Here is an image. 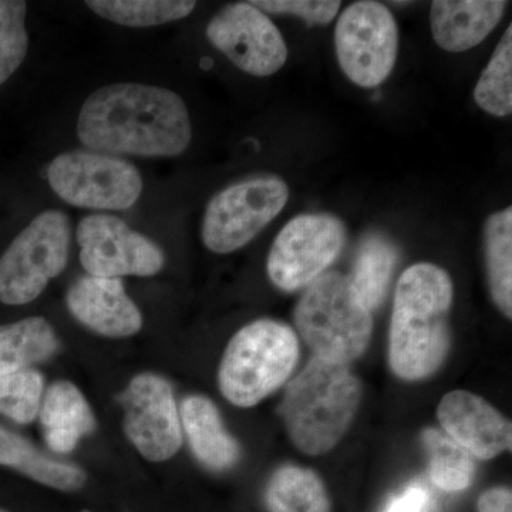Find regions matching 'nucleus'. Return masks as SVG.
I'll use <instances>...</instances> for the list:
<instances>
[{
  "label": "nucleus",
  "instance_id": "1",
  "mask_svg": "<svg viewBox=\"0 0 512 512\" xmlns=\"http://www.w3.org/2000/svg\"><path fill=\"white\" fill-rule=\"evenodd\" d=\"M77 137L103 154L175 157L190 146V113L177 93L150 84L100 87L84 101Z\"/></svg>",
  "mask_w": 512,
  "mask_h": 512
},
{
  "label": "nucleus",
  "instance_id": "2",
  "mask_svg": "<svg viewBox=\"0 0 512 512\" xmlns=\"http://www.w3.org/2000/svg\"><path fill=\"white\" fill-rule=\"evenodd\" d=\"M451 303L453 282L440 266L423 262L403 272L390 322L389 362L394 375L426 379L443 365L450 346Z\"/></svg>",
  "mask_w": 512,
  "mask_h": 512
},
{
  "label": "nucleus",
  "instance_id": "3",
  "mask_svg": "<svg viewBox=\"0 0 512 512\" xmlns=\"http://www.w3.org/2000/svg\"><path fill=\"white\" fill-rule=\"evenodd\" d=\"M359 380L342 363L313 356L286 389L281 414L292 443L309 456L332 450L355 419Z\"/></svg>",
  "mask_w": 512,
  "mask_h": 512
},
{
  "label": "nucleus",
  "instance_id": "4",
  "mask_svg": "<svg viewBox=\"0 0 512 512\" xmlns=\"http://www.w3.org/2000/svg\"><path fill=\"white\" fill-rule=\"evenodd\" d=\"M298 357V336L288 325L271 319L249 323L232 336L222 356V396L234 406H256L288 380Z\"/></svg>",
  "mask_w": 512,
  "mask_h": 512
},
{
  "label": "nucleus",
  "instance_id": "5",
  "mask_svg": "<svg viewBox=\"0 0 512 512\" xmlns=\"http://www.w3.org/2000/svg\"><path fill=\"white\" fill-rule=\"evenodd\" d=\"M295 323L313 355L346 366L365 352L373 329L372 312L339 272L320 275L308 286Z\"/></svg>",
  "mask_w": 512,
  "mask_h": 512
},
{
  "label": "nucleus",
  "instance_id": "6",
  "mask_svg": "<svg viewBox=\"0 0 512 512\" xmlns=\"http://www.w3.org/2000/svg\"><path fill=\"white\" fill-rule=\"evenodd\" d=\"M72 227L62 211L37 215L0 256V302L26 305L45 291L69 261Z\"/></svg>",
  "mask_w": 512,
  "mask_h": 512
},
{
  "label": "nucleus",
  "instance_id": "7",
  "mask_svg": "<svg viewBox=\"0 0 512 512\" xmlns=\"http://www.w3.org/2000/svg\"><path fill=\"white\" fill-rule=\"evenodd\" d=\"M289 188L275 175H258L229 185L208 202L202 241L215 254H231L249 244L281 214Z\"/></svg>",
  "mask_w": 512,
  "mask_h": 512
},
{
  "label": "nucleus",
  "instance_id": "8",
  "mask_svg": "<svg viewBox=\"0 0 512 512\" xmlns=\"http://www.w3.org/2000/svg\"><path fill=\"white\" fill-rule=\"evenodd\" d=\"M47 181L60 200L89 210H127L143 192L133 164L97 151L59 154L47 168Z\"/></svg>",
  "mask_w": 512,
  "mask_h": 512
},
{
  "label": "nucleus",
  "instance_id": "9",
  "mask_svg": "<svg viewBox=\"0 0 512 512\" xmlns=\"http://www.w3.org/2000/svg\"><path fill=\"white\" fill-rule=\"evenodd\" d=\"M335 47L350 82L363 89L380 86L393 72L399 49L393 13L373 0L352 3L336 23Z\"/></svg>",
  "mask_w": 512,
  "mask_h": 512
},
{
  "label": "nucleus",
  "instance_id": "10",
  "mask_svg": "<svg viewBox=\"0 0 512 512\" xmlns=\"http://www.w3.org/2000/svg\"><path fill=\"white\" fill-rule=\"evenodd\" d=\"M345 244V224L335 215H298L272 244L266 262L269 279L285 292L309 286L338 259Z\"/></svg>",
  "mask_w": 512,
  "mask_h": 512
},
{
  "label": "nucleus",
  "instance_id": "11",
  "mask_svg": "<svg viewBox=\"0 0 512 512\" xmlns=\"http://www.w3.org/2000/svg\"><path fill=\"white\" fill-rule=\"evenodd\" d=\"M123 429L138 453L151 463L170 460L183 446L180 410L170 382L156 373H140L123 394Z\"/></svg>",
  "mask_w": 512,
  "mask_h": 512
},
{
  "label": "nucleus",
  "instance_id": "12",
  "mask_svg": "<svg viewBox=\"0 0 512 512\" xmlns=\"http://www.w3.org/2000/svg\"><path fill=\"white\" fill-rule=\"evenodd\" d=\"M80 262L99 278L153 276L163 269L164 252L156 242L109 214L87 215L76 232Z\"/></svg>",
  "mask_w": 512,
  "mask_h": 512
},
{
  "label": "nucleus",
  "instance_id": "13",
  "mask_svg": "<svg viewBox=\"0 0 512 512\" xmlns=\"http://www.w3.org/2000/svg\"><path fill=\"white\" fill-rule=\"evenodd\" d=\"M207 37L229 62L251 76H272L288 60L284 36L251 2L222 8L208 23Z\"/></svg>",
  "mask_w": 512,
  "mask_h": 512
},
{
  "label": "nucleus",
  "instance_id": "14",
  "mask_svg": "<svg viewBox=\"0 0 512 512\" xmlns=\"http://www.w3.org/2000/svg\"><path fill=\"white\" fill-rule=\"evenodd\" d=\"M437 417L447 436L471 456L491 460L511 450V421L477 394L457 390L441 399Z\"/></svg>",
  "mask_w": 512,
  "mask_h": 512
},
{
  "label": "nucleus",
  "instance_id": "15",
  "mask_svg": "<svg viewBox=\"0 0 512 512\" xmlns=\"http://www.w3.org/2000/svg\"><path fill=\"white\" fill-rule=\"evenodd\" d=\"M73 318L106 338H130L143 328V315L119 278L86 275L66 296Z\"/></svg>",
  "mask_w": 512,
  "mask_h": 512
},
{
  "label": "nucleus",
  "instance_id": "16",
  "mask_svg": "<svg viewBox=\"0 0 512 512\" xmlns=\"http://www.w3.org/2000/svg\"><path fill=\"white\" fill-rule=\"evenodd\" d=\"M507 5L504 0H436L430 8L431 33L446 52H467L497 28Z\"/></svg>",
  "mask_w": 512,
  "mask_h": 512
},
{
  "label": "nucleus",
  "instance_id": "17",
  "mask_svg": "<svg viewBox=\"0 0 512 512\" xmlns=\"http://www.w3.org/2000/svg\"><path fill=\"white\" fill-rule=\"evenodd\" d=\"M40 426L47 447L57 454L72 453L96 427L89 402L79 387L67 380L50 384L39 410Z\"/></svg>",
  "mask_w": 512,
  "mask_h": 512
},
{
  "label": "nucleus",
  "instance_id": "18",
  "mask_svg": "<svg viewBox=\"0 0 512 512\" xmlns=\"http://www.w3.org/2000/svg\"><path fill=\"white\" fill-rule=\"evenodd\" d=\"M183 433L194 456L212 470H227L239 458V446L225 430L217 406L204 396L187 397L181 404Z\"/></svg>",
  "mask_w": 512,
  "mask_h": 512
},
{
  "label": "nucleus",
  "instance_id": "19",
  "mask_svg": "<svg viewBox=\"0 0 512 512\" xmlns=\"http://www.w3.org/2000/svg\"><path fill=\"white\" fill-rule=\"evenodd\" d=\"M0 466L13 468L36 483L66 493L80 490L87 481L82 468L46 456L28 439L3 426H0Z\"/></svg>",
  "mask_w": 512,
  "mask_h": 512
},
{
  "label": "nucleus",
  "instance_id": "20",
  "mask_svg": "<svg viewBox=\"0 0 512 512\" xmlns=\"http://www.w3.org/2000/svg\"><path fill=\"white\" fill-rule=\"evenodd\" d=\"M60 348L53 326L42 316L0 325V375L30 369Z\"/></svg>",
  "mask_w": 512,
  "mask_h": 512
},
{
  "label": "nucleus",
  "instance_id": "21",
  "mask_svg": "<svg viewBox=\"0 0 512 512\" xmlns=\"http://www.w3.org/2000/svg\"><path fill=\"white\" fill-rule=\"evenodd\" d=\"M396 261V248L382 235H369L360 245L348 278L357 298L370 312L383 302Z\"/></svg>",
  "mask_w": 512,
  "mask_h": 512
},
{
  "label": "nucleus",
  "instance_id": "22",
  "mask_svg": "<svg viewBox=\"0 0 512 512\" xmlns=\"http://www.w3.org/2000/svg\"><path fill=\"white\" fill-rule=\"evenodd\" d=\"M269 512H330L325 485L311 470L285 466L269 480L265 493Z\"/></svg>",
  "mask_w": 512,
  "mask_h": 512
},
{
  "label": "nucleus",
  "instance_id": "23",
  "mask_svg": "<svg viewBox=\"0 0 512 512\" xmlns=\"http://www.w3.org/2000/svg\"><path fill=\"white\" fill-rule=\"evenodd\" d=\"M485 261L495 305L512 316V208L494 212L485 222Z\"/></svg>",
  "mask_w": 512,
  "mask_h": 512
},
{
  "label": "nucleus",
  "instance_id": "24",
  "mask_svg": "<svg viewBox=\"0 0 512 512\" xmlns=\"http://www.w3.org/2000/svg\"><path fill=\"white\" fill-rule=\"evenodd\" d=\"M100 18L127 28H153L187 18L197 3L188 0H89Z\"/></svg>",
  "mask_w": 512,
  "mask_h": 512
},
{
  "label": "nucleus",
  "instance_id": "25",
  "mask_svg": "<svg viewBox=\"0 0 512 512\" xmlns=\"http://www.w3.org/2000/svg\"><path fill=\"white\" fill-rule=\"evenodd\" d=\"M423 443L430 454V478L444 491H463L470 487L474 477L473 456L447 434L426 430Z\"/></svg>",
  "mask_w": 512,
  "mask_h": 512
},
{
  "label": "nucleus",
  "instance_id": "26",
  "mask_svg": "<svg viewBox=\"0 0 512 512\" xmlns=\"http://www.w3.org/2000/svg\"><path fill=\"white\" fill-rule=\"evenodd\" d=\"M474 100L480 109L494 117L512 113V26L505 30L490 62L481 73Z\"/></svg>",
  "mask_w": 512,
  "mask_h": 512
},
{
  "label": "nucleus",
  "instance_id": "27",
  "mask_svg": "<svg viewBox=\"0 0 512 512\" xmlns=\"http://www.w3.org/2000/svg\"><path fill=\"white\" fill-rule=\"evenodd\" d=\"M45 396V379L37 370L0 375V413L19 424H29L39 416Z\"/></svg>",
  "mask_w": 512,
  "mask_h": 512
},
{
  "label": "nucleus",
  "instance_id": "28",
  "mask_svg": "<svg viewBox=\"0 0 512 512\" xmlns=\"http://www.w3.org/2000/svg\"><path fill=\"white\" fill-rule=\"evenodd\" d=\"M28 3L0 0V86L8 82L28 55Z\"/></svg>",
  "mask_w": 512,
  "mask_h": 512
},
{
  "label": "nucleus",
  "instance_id": "29",
  "mask_svg": "<svg viewBox=\"0 0 512 512\" xmlns=\"http://www.w3.org/2000/svg\"><path fill=\"white\" fill-rule=\"evenodd\" d=\"M251 3L264 13L296 16L309 25H328L342 6V2L335 0H255Z\"/></svg>",
  "mask_w": 512,
  "mask_h": 512
},
{
  "label": "nucleus",
  "instance_id": "30",
  "mask_svg": "<svg viewBox=\"0 0 512 512\" xmlns=\"http://www.w3.org/2000/svg\"><path fill=\"white\" fill-rule=\"evenodd\" d=\"M433 500L429 488L421 483L410 484L402 493L394 495L383 512H431Z\"/></svg>",
  "mask_w": 512,
  "mask_h": 512
},
{
  "label": "nucleus",
  "instance_id": "31",
  "mask_svg": "<svg viewBox=\"0 0 512 512\" xmlns=\"http://www.w3.org/2000/svg\"><path fill=\"white\" fill-rule=\"evenodd\" d=\"M478 512H512L511 490L504 487L485 491L478 500Z\"/></svg>",
  "mask_w": 512,
  "mask_h": 512
},
{
  "label": "nucleus",
  "instance_id": "32",
  "mask_svg": "<svg viewBox=\"0 0 512 512\" xmlns=\"http://www.w3.org/2000/svg\"><path fill=\"white\" fill-rule=\"evenodd\" d=\"M0 512H9V511L5 510V508H0Z\"/></svg>",
  "mask_w": 512,
  "mask_h": 512
},
{
  "label": "nucleus",
  "instance_id": "33",
  "mask_svg": "<svg viewBox=\"0 0 512 512\" xmlns=\"http://www.w3.org/2000/svg\"><path fill=\"white\" fill-rule=\"evenodd\" d=\"M80 512H93V511H89V510H83V511H80Z\"/></svg>",
  "mask_w": 512,
  "mask_h": 512
}]
</instances>
